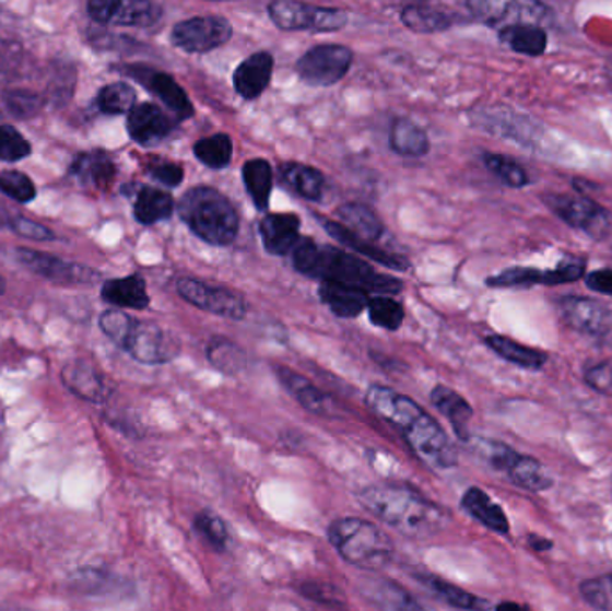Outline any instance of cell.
I'll return each instance as SVG.
<instances>
[{"instance_id":"6da1fadb","label":"cell","mask_w":612,"mask_h":611,"mask_svg":"<svg viewBox=\"0 0 612 611\" xmlns=\"http://www.w3.org/2000/svg\"><path fill=\"white\" fill-rule=\"evenodd\" d=\"M366 406L376 416L395 427L415 456L428 467L437 470L457 467L459 454L454 443L449 442L445 428L412 398L387 386L373 384L366 391Z\"/></svg>"},{"instance_id":"7a4b0ae2","label":"cell","mask_w":612,"mask_h":611,"mask_svg":"<svg viewBox=\"0 0 612 611\" xmlns=\"http://www.w3.org/2000/svg\"><path fill=\"white\" fill-rule=\"evenodd\" d=\"M292 268L321 284H341L366 293L395 296L403 291V282L390 274L376 273L367 260L336 246H319L311 237H302L291 254Z\"/></svg>"},{"instance_id":"3957f363","label":"cell","mask_w":612,"mask_h":611,"mask_svg":"<svg viewBox=\"0 0 612 611\" xmlns=\"http://www.w3.org/2000/svg\"><path fill=\"white\" fill-rule=\"evenodd\" d=\"M358 501L381 522L415 540L434 537L448 524V515L443 507L429 503L428 498L407 486L370 484L362 490Z\"/></svg>"},{"instance_id":"277c9868","label":"cell","mask_w":612,"mask_h":611,"mask_svg":"<svg viewBox=\"0 0 612 611\" xmlns=\"http://www.w3.org/2000/svg\"><path fill=\"white\" fill-rule=\"evenodd\" d=\"M99 328L106 338L140 364L160 366L173 363L181 353V344L173 333L153 321L133 318L119 308L101 314Z\"/></svg>"},{"instance_id":"5b68a950","label":"cell","mask_w":612,"mask_h":611,"mask_svg":"<svg viewBox=\"0 0 612 611\" xmlns=\"http://www.w3.org/2000/svg\"><path fill=\"white\" fill-rule=\"evenodd\" d=\"M181 223L198 239L215 246L227 248L237 239L240 219L232 201L208 185H198L187 190L176 204Z\"/></svg>"},{"instance_id":"8992f818","label":"cell","mask_w":612,"mask_h":611,"mask_svg":"<svg viewBox=\"0 0 612 611\" xmlns=\"http://www.w3.org/2000/svg\"><path fill=\"white\" fill-rule=\"evenodd\" d=\"M328 540L342 560L361 568H381L392 560L395 545L386 532L362 518H339L328 529Z\"/></svg>"},{"instance_id":"52a82bcc","label":"cell","mask_w":612,"mask_h":611,"mask_svg":"<svg viewBox=\"0 0 612 611\" xmlns=\"http://www.w3.org/2000/svg\"><path fill=\"white\" fill-rule=\"evenodd\" d=\"M272 24L280 31L297 33H337L348 25L346 11L327 5L305 4L296 0H276L267 5Z\"/></svg>"},{"instance_id":"ba28073f","label":"cell","mask_w":612,"mask_h":611,"mask_svg":"<svg viewBox=\"0 0 612 611\" xmlns=\"http://www.w3.org/2000/svg\"><path fill=\"white\" fill-rule=\"evenodd\" d=\"M479 453L494 470L504 472L516 486L527 492H544L553 486V479L543 465L532 456L516 453L502 442H480Z\"/></svg>"},{"instance_id":"9c48e42d","label":"cell","mask_w":612,"mask_h":611,"mask_svg":"<svg viewBox=\"0 0 612 611\" xmlns=\"http://www.w3.org/2000/svg\"><path fill=\"white\" fill-rule=\"evenodd\" d=\"M353 58L355 55L346 45H316L297 60V78L314 89H328L346 78Z\"/></svg>"},{"instance_id":"30bf717a","label":"cell","mask_w":612,"mask_h":611,"mask_svg":"<svg viewBox=\"0 0 612 611\" xmlns=\"http://www.w3.org/2000/svg\"><path fill=\"white\" fill-rule=\"evenodd\" d=\"M13 257L22 268L27 269L36 277L47 280L50 284L61 287H75V285H94L101 280L99 271L83 266V263L69 262L56 255L45 254L33 248L13 249Z\"/></svg>"},{"instance_id":"8fae6325","label":"cell","mask_w":612,"mask_h":611,"mask_svg":"<svg viewBox=\"0 0 612 611\" xmlns=\"http://www.w3.org/2000/svg\"><path fill=\"white\" fill-rule=\"evenodd\" d=\"M176 291L187 304L193 305L204 313L219 316V318L240 321L246 318L247 310H249L243 294L237 291L224 287V285L210 284L204 280L192 279V277L178 279Z\"/></svg>"},{"instance_id":"7c38bea8","label":"cell","mask_w":612,"mask_h":611,"mask_svg":"<svg viewBox=\"0 0 612 611\" xmlns=\"http://www.w3.org/2000/svg\"><path fill=\"white\" fill-rule=\"evenodd\" d=\"M543 201L561 221L588 234L592 239H608L611 235V212L592 199L573 195H546Z\"/></svg>"},{"instance_id":"4fadbf2b","label":"cell","mask_w":612,"mask_h":611,"mask_svg":"<svg viewBox=\"0 0 612 611\" xmlns=\"http://www.w3.org/2000/svg\"><path fill=\"white\" fill-rule=\"evenodd\" d=\"M233 38V25L226 16L199 15L178 22L170 31L174 47L188 55H207L221 49Z\"/></svg>"},{"instance_id":"5bb4252c","label":"cell","mask_w":612,"mask_h":611,"mask_svg":"<svg viewBox=\"0 0 612 611\" xmlns=\"http://www.w3.org/2000/svg\"><path fill=\"white\" fill-rule=\"evenodd\" d=\"M86 11L97 24L115 27H153L164 16V8L149 0H92Z\"/></svg>"},{"instance_id":"9a60e30c","label":"cell","mask_w":612,"mask_h":611,"mask_svg":"<svg viewBox=\"0 0 612 611\" xmlns=\"http://www.w3.org/2000/svg\"><path fill=\"white\" fill-rule=\"evenodd\" d=\"M122 74L133 78L134 81H139L140 85L145 86L149 94H153L179 122L192 119L196 114L192 101L188 97L184 86L179 85L178 81L167 72L145 66H126L122 67Z\"/></svg>"},{"instance_id":"2e32d148","label":"cell","mask_w":612,"mask_h":611,"mask_svg":"<svg viewBox=\"0 0 612 611\" xmlns=\"http://www.w3.org/2000/svg\"><path fill=\"white\" fill-rule=\"evenodd\" d=\"M466 8L473 21L499 30L514 24H544L552 19L549 5L541 2H466Z\"/></svg>"},{"instance_id":"e0dca14e","label":"cell","mask_w":612,"mask_h":611,"mask_svg":"<svg viewBox=\"0 0 612 611\" xmlns=\"http://www.w3.org/2000/svg\"><path fill=\"white\" fill-rule=\"evenodd\" d=\"M564 324L589 338H603L612 330L611 308L586 296H563L557 304Z\"/></svg>"},{"instance_id":"ac0fdd59","label":"cell","mask_w":612,"mask_h":611,"mask_svg":"<svg viewBox=\"0 0 612 611\" xmlns=\"http://www.w3.org/2000/svg\"><path fill=\"white\" fill-rule=\"evenodd\" d=\"M179 120L156 103H140L126 119L129 139L143 148L158 145L178 130Z\"/></svg>"},{"instance_id":"d6986e66","label":"cell","mask_w":612,"mask_h":611,"mask_svg":"<svg viewBox=\"0 0 612 611\" xmlns=\"http://www.w3.org/2000/svg\"><path fill=\"white\" fill-rule=\"evenodd\" d=\"M316 219L322 224V228L330 235L331 239H336L344 248L350 249V254L358 255L362 259L373 260V262H378L384 268L395 269V271H407L410 268V262L405 257L390 254L386 248H380L378 244L362 239L358 235L350 232L346 226H342L339 221L325 218V215H316Z\"/></svg>"},{"instance_id":"ffe728a7","label":"cell","mask_w":612,"mask_h":611,"mask_svg":"<svg viewBox=\"0 0 612 611\" xmlns=\"http://www.w3.org/2000/svg\"><path fill=\"white\" fill-rule=\"evenodd\" d=\"M274 372H276L278 380L282 383L283 388L296 398L299 406L308 413L322 418H336L341 414V408H339L336 398L321 391L308 378L303 377L294 369L286 368V366H274Z\"/></svg>"},{"instance_id":"44dd1931","label":"cell","mask_w":612,"mask_h":611,"mask_svg":"<svg viewBox=\"0 0 612 611\" xmlns=\"http://www.w3.org/2000/svg\"><path fill=\"white\" fill-rule=\"evenodd\" d=\"M260 237L267 254L274 257H291L302 239V219L294 212L267 214L260 221Z\"/></svg>"},{"instance_id":"7402d4cb","label":"cell","mask_w":612,"mask_h":611,"mask_svg":"<svg viewBox=\"0 0 612 611\" xmlns=\"http://www.w3.org/2000/svg\"><path fill=\"white\" fill-rule=\"evenodd\" d=\"M274 74V58L271 52L260 50L247 56L233 72V89L244 101H257L269 89Z\"/></svg>"},{"instance_id":"603a6c76","label":"cell","mask_w":612,"mask_h":611,"mask_svg":"<svg viewBox=\"0 0 612 611\" xmlns=\"http://www.w3.org/2000/svg\"><path fill=\"white\" fill-rule=\"evenodd\" d=\"M101 298L115 308L129 310H145L151 305L148 284L142 274H129L122 279H109L101 285Z\"/></svg>"},{"instance_id":"cb8c5ba5","label":"cell","mask_w":612,"mask_h":611,"mask_svg":"<svg viewBox=\"0 0 612 611\" xmlns=\"http://www.w3.org/2000/svg\"><path fill=\"white\" fill-rule=\"evenodd\" d=\"M176 212L173 195L158 187L137 185L133 189V215L143 226L168 221Z\"/></svg>"},{"instance_id":"d4e9b609","label":"cell","mask_w":612,"mask_h":611,"mask_svg":"<svg viewBox=\"0 0 612 611\" xmlns=\"http://www.w3.org/2000/svg\"><path fill=\"white\" fill-rule=\"evenodd\" d=\"M278 178L285 185L286 189L306 201H321L325 196V176L321 171L302 162H283L278 167Z\"/></svg>"},{"instance_id":"484cf974","label":"cell","mask_w":612,"mask_h":611,"mask_svg":"<svg viewBox=\"0 0 612 611\" xmlns=\"http://www.w3.org/2000/svg\"><path fill=\"white\" fill-rule=\"evenodd\" d=\"M70 176H74L83 187L94 189H108L117 178V164L104 151H90L81 153L70 165Z\"/></svg>"},{"instance_id":"4316f807","label":"cell","mask_w":612,"mask_h":611,"mask_svg":"<svg viewBox=\"0 0 612 611\" xmlns=\"http://www.w3.org/2000/svg\"><path fill=\"white\" fill-rule=\"evenodd\" d=\"M361 590L380 611H426L405 588L389 579H364Z\"/></svg>"},{"instance_id":"83f0119b","label":"cell","mask_w":612,"mask_h":611,"mask_svg":"<svg viewBox=\"0 0 612 611\" xmlns=\"http://www.w3.org/2000/svg\"><path fill=\"white\" fill-rule=\"evenodd\" d=\"M400 21L412 33L434 35L451 30L454 25L462 24L464 19L457 13L439 10L435 5L409 4L401 10Z\"/></svg>"},{"instance_id":"f1b7e54d","label":"cell","mask_w":612,"mask_h":611,"mask_svg":"<svg viewBox=\"0 0 612 611\" xmlns=\"http://www.w3.org/2000/svg\"><path fill=\"white\" fill-rule=\"evenodd\" d=\"M460 506L464 507V512L468 515H471L476 522L487 527L490 531L498 532V534H504V537L509 534V518L505 515L502 506L494 503L493 498L484 490H480L476 486L470 487L464 493L462 501H460Z\"/></svg>"},{"instance_id":"f546056e","label":"cell","mask_w":612,"mask_h":611,"mask_svg":"<svg viewBox=\"0 0 612 611\" xmlns=\"http://www.w3.org/2000/svg\"><path fill=\"white\" fill-rule=\"evenodd\" d=\"M389 148L400 156L409 158H423L432 150L429 137L420 125L407 117L392 120L389 130Z\"/></svg>"},{"instance_id":"4dcf8cb0","label":"cell","mask_w":612,"mask_h":611,"mask_svg":"<svg viewBox=\"0 0 612 611\" xmlns=\"http://www.w3.org/2000/svg\"><path fill=\"white\" fill-rule=\"evenodd\" d=\"M429 400H432V403H434L440 414H445L448 418L455 434L460 439H470L468 425H470V420L473 418V408H471L470 402L462 395L457 393L455 389L448 388V386L439 384V386H435L432 389Z\"/></svg>"},{"instance_id":"1f68e13d","label":"cell","mask_w":612,"mask_h":611,"mask_svg":"<svg viewBox=\"0 0 612 611\" xmlns=\"http://www.w3.org/2000/svg\"><path fill=\"white\" fill-rule=\"evenodd\" d=\"M319 298L337 318L355 319L367 310L370 294L362 289L341 284H321Z\"/></svg>"},{"instance_id":"d6a6232c","label":"cell","mask_w":612,"mask_h":611,"mask_svg":"<svg viewBox=\"0 0 612 611\" xmlns=\"http://www.w3.org/2000/svg\"><path fill=\"white\" fill-rule=\"evenodd\" d=\"M337 219L342 226L358 235L364 240L376 244L386 234V224L367 204L348 201L337 209Z\"/></svg>"},{"instance_id":"836d02e7","label":"cell","mask_w":612,"mask_h":611,"mask_svg":"<svg viewBox=\"0 0 612 611\" xmlns=\"http://www.w3.org/2000/svg\"><path fill=\"white\" fill-rule=\"evenodd\" d=\"M64 386L75 395V397L84 398L89 402H101L106 397V384H104L103 375L84 361H74L69 363L61 373Z\"/></svg>"},{"instance_id":"e575fe53","label":"cell","mask_w":612,"mask_h":611,"mask_svg":"<svg viewBox=\"0 0 612 611\" xmlns=\"http://www.w3.org/2000/svg\"><path fill=\"white\" fill-rule=\"evenodd\" d=\"M243 181L255 209L266 212L271 203L274 169L266 158L247 160L243 165Z\"/></svg>"},{"instance_id":"d590c367","label":"cell","mask_w":612,"mask_h":611,"mask_svg":"<svg viewBox=\"0 0 612 611\" xmlns=\"http://www.w3.org/2000/svg\"><path fill=\"white\" fill-rule=\"evenodd\" d=\"M498 38L505 47H509L514 52L530 56V58L543 55L549 45V35L541 25H507L498 31Z\"/></svg>"},{"instance_id":"8d00e7d4","label":"cell","mask_w":612,"mask_h":611,"mask_svg":"<svg viewBox=\"0 0 612 611\" xmlns=\"http://www.w3.org/2000/svg\"><path fill=\"white\" fill-rule=\"evenodd\" d=\"M485 344L493 350L496 355L507 361V363L518 366V368L532 369V372H538V369L543 368L546 361H549V355L541 352V350L530 349V346H525V344L514 341V339L505 338V336H499V333H491L485 338Z\"/></svg>"},{"instance_id":"74e56055","label":"cell","mask_w":612,"mask_h":611,"mask_svg":"<svg viewBox=\"0 0 612 611\" xmlns=\"http://www.w3.org/2000/svg\"><path fill=\"white\" fill-rule=\"evenodd\" d=\"M420 583H423L437 599L446 602L448 607L457 608L462 611H487L490 602L480 597L473 596L470 591L462 590V588L455 587L451 583L445 581L437 576H429V574H421L417 576Z\"/></svg>"},{"instance_id":"f35d334b","label":"cell","mask_w":612,"mask_h":611,"mask_svg":"<svg viewBox=\"0 0 612 611\" xmlns=\"http://www.w3.org/2000/svg\"><path fill=\"white\" fill-rule=\"evenodd\" d=\"M208 363L226 375H238L247 368V353L232 339L215 336L207 343Z\"/></svg>"},{"instance_id":"ab89813d","label":"cell","mask_w":612,"mask_h":611,"mask_svg":"<svg viewBox=\"0 0 612 611\" xmlns=\"http://www.w3.org/2000/svg\"><path fill=\"white\" fill-rule=\"evenodd\" d=\"M193 156L208 169H226L232 164L233 140L227 133H215L193 144Z\"/></svg>"},{"instance_id":"60d3db41","label":"cell","mask_w":612,"mask_h":611,"mask_svg":"<svg viewBox=\"0 0 612 611\" xmlns=\"http://www.w3.org/2000/svg\"><path fill=\"white\" fill-rule=\"evenodd\" d=\"M137 105V90L126 81L104 85L95 97V106L104 115H128Z\"/></svg>"},{"instance_id":"b9f144b4","label":"cell","mask_w":612,"mask_h":611,"mask_svg":"<svg viewBox=\"0 0 612 611\" xmlns=\"http://www.w3.org/2000/svg\"><path fill=\"white\" fill-rule=\"evenodd\" d=\"M367 314H369L370 324L384 328L387 332H396V330H400L401 325L405 324V308L392 296H384V294L370 296Z\"/></svg>"},{"instance_id":"7bdbcfd3","label":"cell","mask_w":612,"mask_h":611,"mask_svg":"<svg viewBox=\"0 0 612 611\" xmlns=\"http://www.w3.org/2000/svg\"><path fill=\"white\" fill-rule=\"evenodd\" d=\"M538 284L549 285V269L516 266L485 280L491 289H527Z\"/></svg>"},{"instance_id":"ee69618b","label":"cell","mask_w":612,"mask_h":611,"mask_svg":"<svg viewBox=\"0 0 612 611\" xmlns=\"http://www.w3.org/2000/svg\"><path fill=\"white\" fill-rule=\"evenodd\" d=\"M485 167L490 171L491 175L507 185L510 189H523L530 184L529 173L525 169L523 165L518 164L516 160L505 156V154L485 153L482 156Z\"/></svg>"},{"instance_id":"f6af8a7d","label":"cell","mask_w":612,"mask_h":611,"mask_svg":"<svg viewBox=\"0 0 612 611\" xmlns=\"http://www.w3.org/2000/svg\"><path fill=\"white\" fill-rule=\"evenodd\" d=\"M193 529L215 551H224L229 543V532H227L226 524H224L223 518L210 512V509L198 513V517L193 520Z\"/></svg>"},{"instance_id":"bcb514c9","label":"cell","mask_w":612,"mask_h":611,"mask_svg":"<svg viewBox=\"0 0 612 611\" xmlns=\"http://www.w3.org/2000/svg\"><path fill=\"white\" fill-rule=\"evenodd\" d=\"M33 145L21 131L10 125H0V162L15 164L30 158Z\"/></svg>"},{"instance_id":"7dc6e473","label":"cell","mask_w":612,"mask_h":611,"mask_svg":"<svg viewBox=\"0 0 612 611\" xmlns=\"http://www.w3.org/2000/svg\"><path fill=\"white\" fill-rule=\"evenodd\" d=\"M0 192L16 203L27 204L35 201L36 185L21 171H0Z\"/></svg>"},{"instance_id":"c3c4849f","label":"cell","mask_w":612,"mask_h":611,"mask_svg":"<svg viewBox=\"0 0 612 611\" xmlns=\"http://www.w3.org/2000/svg\"><path fill=\"white\" fill-rule=\"evenodd\" d=\"M484 119L491 120L487 131H494L502 137H509L518 142H532L536 137V130L530 126V120L523 119L519 115H487Z\"/></svg>"},{"instance_id":"681fc988","label":"cell","mask_w":612,"mask_h":611,"mask_svg":"<svg viewBox=\"0 0 612 611\" xmlns=\"http://www.w3.org/2000/svg\"><path fill=\"white\" fill-rule=\"evenodd\" d=\"M0 228L10 230L22 239L35 240V243H49L56 239L52 230L22 215H8V218L0 215Z\"/></svg>"},{"instance_id":"f907efd6","label":"cell","mask_w":612,"mask_h":611,"mask_svg":"<svg viewBox=\"0 0 612 611\" xmlns=\"http://www.w3.org/2000/svg\"><path fill=\"white\" fill-rule=\"evenodd\" d=\"M580 594L589 607L598 611H612V574L592 577L580 585Z\"/></svg>"},{"instance_id":"816d5d0a","label":"cell","mask_w":612,"mask_h":611,"mask_svg":"<svg viewBox=\"0 0 612 611\" xmlns=\"http://www.w3.org/2000/svg\"><path fill=\"white\" fill-rule=\"evenodd\" d=\"M4 105L19 119H27L40 111L42 99L30 90H10L4 94Z\"/></svg>"},{"instance_id":"f5cc1de1","label":"cell","mask_w":612,"mask_h":611,"mask_svg":"<svg viewBox=\"0 0 612 611\" xmlns=\"http://www.w3.org/2000/svg\"><path fill=\"white\" fill-rule=\"evenodd\" d=\"M586 268L588 260L582 257H569V259L561 260L555 268L549 269V285L573 284L586 277Z\"/></svg>"},{"instance_id":"db71d44e","label":"cell","mask_w":612,"mask_h":611,"mask_svg":"<svg viewBox=\"0 0 612 611\" xmlns=\"http://www.w3.org/2000/svg\"><path fill=\"white\" fill-rule=\"evenodd\" d=\"M149 176L156 181V184L164 185L167 189H174L184 184L185 171L181 165L176 162H168V160H153L149 165Z\"/></svg>"},{"instance_id":"11a10c76","label":"cell","mask_w":612,"mask_h":611,"mask_svg":"<svg viewBox=\"0 0 612 611\" xmlns=\"http://www.w3.org/2000/svg\"><path fill=\"white\" fill-rule=\"evenodd\" d=\"M299 591H302L303 597H306V599L328 604V607L344 604L342 591L333 587V585H328V583L306 581L299 587Z\"/></svg>"},{"instance_id":"9f6ffc18","label":"cell","mask_w":612,"mask_h":611,"mask_svg":"<svg viewBox=\"0 0 612 611\" xmlns=\"http://www.w3.org/2000/svg\"><path fill=\"white\" fill-rule=\"evenodd\" d=\"M584 380L592 391L612 397V359L588 366L584 372Z\"/></svg>"},{"instance_id":"6f0895ef","label":"cell","mask_w":612,"mask_h":611,"mask_svg":"<svg viewBox=\"0 0 612 611\" xmlns=\"http://www.w3.org/2000/svg\"><path fill=\"white\" fill-rule=\"evenodd\" d=\"M586 285L595 293L612 296V269H595L584 277Z\"/></svg>"},{"instance_id":"680465c9","label":"cell","mask_w":612,"mask_h":611,"mask_svg":"<svg viewBox=\"0 0 612 611\" xmlns=\"http://www.w3.org/2000/svg\"><path fill=\"white\" fill-rule=\"evenodd\" d=\"M529 545L532 551L536 552H546L553 547L552 540L544 537H538V534H529Z\"/></svg>"},{"instance_id":"91938a15","label":"cell","mask_w":612,"mask_h":611,"mask_svg":"<svg viewBox=\"0 0 612 611\" xmlns=\"http://www.w3.org/2000/svg\"><path fill=\"white\" fill-rule=\"evenodd\" d=\"M494 611H532L529 607L525 604H519V602L504 601L499 602L498 607L494 608Z\"/></svg>"},{"instance_id":"94428289","label":"cell","mask_w":612,"mask_h":611,"mask_svg":"<svg viewBox=\"0 0 612 611\" xmlns=\"http://www.w3.org/2000/svg\"><path fill=\"white\" fill-rule=\"evenodd\" d=\"M5 293V282L4 279H2V277H0V296H2V294Z\"/></svg>"}]
</instances>
